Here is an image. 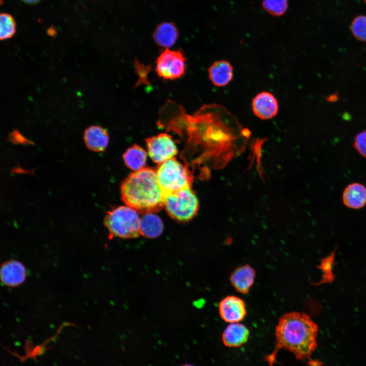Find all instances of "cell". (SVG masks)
<instances>
[{
    "label": "cell",
    "instance_id": "52a82bcc",
    "mask_svg": "<svg viewBox=\"0 0 366 366\" xmlns=\"http://www.w3.org/2000/svg\"><path fill=\"white\" fill-rule=\"evenodd\" d=\"M148 152L151 160L159 164L173 158L177 154V149L172 137L161 133L146 139Z\"/></svg>",
    "mask_w": 366,
    "mask_h": 366
},
{
    "label": "cell",
    "instance_id": "4fadbf2b",
    "mask_svg": "<svg viewBox=\"0 0 366 366\" xmlns=\"http://www.w3.org/2000/svg\"><path fill=\"white\" fill-rule=\"evenodd\" d=\"M344 204L348 208L357 209L366 204V187L361 184H349L342 194Z\"/></svg>",
    "mask_w": 366,
    "mask_h": 366
},
{
    "label": "cell",
    "instance_id": "5bb4252c",
    "mask_svg": "<svg viewBox=\"0 0 366 366\" xmlns=\"http://www.w3.org/2000/svg\"><path fill=\"white\" fill-rule=\"evenodd\" d=\"M249 335V330L245 325L239 322L232 323L225 329L222 340L226 346L238 347L247 342Z\"/></svg>",
    "mask_w": 366,
    "mask_h": 366
},
{
    "label": "cell",
    "instance_id": "9c48e42d",
    "mask_svg": "<svg viewBox=\"0 0 366 366\" xmlns=\"http://www.w3.org/2000/svg\"><path fill=\"white\" fill-rule=\"evenodd\" d=\"M252 106L254 114L264 120L274 117L279 110L277 99L268 92L258 94L253 99Z\"/></svg>",
    "mask_w": 366,
    "mask_h": 366
},
{
    "label": "cell",
    "instance_id": "603a6c76",
    "mask_svg": "<svg viewBox=\"0 0 366 366\" xmlns=\"http://www.w3.org/2000/svg\"><path fill=\"white\" fill-rule=\"evenodd\" d=\"M339 95L337 93H334L326 97V99L329 102H334L338 101Z\"/></svg>",
    "mask_w": 366,
    "mask_h": 366
},
{
    "label": "cell",
    "instance_id": "5b68a950",
    "mask_svg": "<svg viewBox=\"0 0 366 366\" xmlns=\"http://www.w3.org/2000/svg\"><path fill=\"white\" fill-rule=\"evenodd\" d=\"M164 207L173 219L180 222L192 219L196 214L199 202L194 192L187 188L164 196Z\"/></svg>",
    "mask_w": 366,
    "mask_h": 366
},
{
    "label": "cell",
    "instance_id": "cb8c5ba5",
    "mask_svg": "<svg viewBox=\"0 0 366 366\" xmlns=\"http://www.w3.org/2000/svg\"><path fill=\"white\" fill-rule=\"evenodd\" d=\"M55 33V30L53 28H49L47 30V34L50 36H54Z\"/></svg>",
    "mask_w": 366,
    "mask_h": 366
},
{
    "label": "cell",
    "instance_id": "4316f807",
    "mask_svg": "<svg viewBox=\"0 0 366 366\" xmlns=\"http://www.w3.org/2000/svg\"><path fill=\"white\" fill-rule=\"evenodd\" d=\"M363 1H364V2L366 3V0H363Z\"/></svg>",
    "mask_w": 366,
    "mask_h": 366
},
{
    "label": "cell",
    "instance_id": "3957f363",
    "mask_svg": "<svg viewBox=\"0 0 366 366\" xmlns=\"http://www.w3.org/2000/svg\"><path fill=\"white\" fill-rule=\"evenodd\" d=\"M140 220L136 210L128 206H121L107 212L104 219V224L110 236L121 238H135L141 235Z\"/></svg>",
    "mask_w": 366,
    "mask_h": 366
},
{
    "label": "cell",
    "instance_id": "d6986e66",
    "mask_svg": "<svg viewBox=\"0 0 366 366\" xmlns=\"http://www.w3.org/2000/svg\"><path fill=\"white\" fill-rule=\"evenodd\" d=\"M288 0H262V7L265 12L274 17L284 15L288 9Z\"/></svg>",
    "mask_w": 366,
    "mask_h": 366
},
{
    "label": "cell",
    "instance_id": "8fae6325",
    "mask_svg": "<svg viewBox=\"0 0 366 366\" xmlns=\"http://www.w3.org/2000/svg\"><path fill=\"white\" fill-rule=\"evenodd\" d=\"M256 277L255 270L250 265L237 267L230 276V282L238 292L248 293L253 285Z\"/></svg>",
    "mask_w": 366,
    "mask_h": 366
},
{
    "label": "cell",
    "instance_id": "30bf717a",
    "mask_svg": "<svg viewBox=\"0 0 366 366\" xmlns=\"http://www.w3.org/2000/svg\"><path fill=\"white\" fill-rule=\"evenodd\" d=\"M0 277L1 282L5 286L17 287L21 285L26 279L25 267L18 260L5 261L1 265Z\"/></svg>",
    "mask_w": 366,
    "mask_h": 366
},
{
    "label": "cell",
    "instance_id": "8992f818",
    "mask_svg": "<svg viewBox=\"0 0 366 366\" xmlns=\"http://www.w3.org/2000/svg\"><path fill=\"white\" fill-rule=\"evenodd\" d=\"M185 62L186 58L180 51L166 49L157 58L156 72L166 80L180 78L185 73Z\"/></svg>",
    "mask_w": 366,
    "mask_h": 366
},
{
    "label": "cell",
    "instance_id": "484cf974",
    "mask_svg": "<svg viewBox=\"0 0 366 366\" xmlns=\"http://www.w3.org/2000/svg\"><path fill=\"white\" fill-rule=\"evenodd\" d=\"M181 366H194V365H191V364H184V365H181Z\"/></svg>",
    "mask_w": 366,
    "mask_h": 366
},
{
    "label": "cell",
    "instance_id": "ba28073f",
    "mask_svg": "<svg viewBox=\"0 0 366 366\" xmlns=\"http://www.w3.org/2000/svg\"><path fill=\"white\" fill-rule=\"evenodd\" d=\"M219 312L221 318L230 323L239 322L247 314L245 301L234 295L227 296L221 300Z\"/></svg>",
    "mask_w": 366,
    "mask_h": 366
},
{
    "label": "cell",
    "instance_id": "7402d4cb",
    "mask_svg": "<svg viewBox=\"0 0 366 366\" xmlns=\"http://www.w3.org/2000/svg\"><path fill=\"white\" fill-rule=\"evenodd\" d=\"M354 147L361 156L366 158V130L359 132L355 136Z\"/></svg>",
    "mask_w": 366,
    "mask_h": 366
},
{
    "label": "cell",
    "instance_id": "ffe728a7",
    "mask_svg": "<svg viewBox=\"0 0 366 366\" xmlns=\"http://www.w3.org/2000/svg\"><path fill=\"white\" fill-rule=\"evenodd\" d=\"M0 39L5 40L13 36L16 32V22L9 14L2 13L0 15Z\"/></svg>",
    "mask_w": 366,
    "mask_h": 366
},
{
    "label": "cell",
    "instance_id": "d4e9b609",
    "mask_svg": "<svg viewBox=\"0 0 366 366\" xmlns=\"http://www.w3.org/2000/svg\"><path fill=\"white\" fill-rule=\"evenodd\" d=\"M25 3L29 4H35L38 3L40 0H21Z\"/></svg>",
    "mask_w": 366,
    "mask_h": 366
},
{
    "label": "cell",
    "instance_id": "7c38bea8",
    "mask_svg": "<svg viewBox=\"0 0 366 366\" xmlns=\"http://www.w3.org/2000/svg\"><path fill=\"white\" fill-rule=\"evenodd\" d=\"M109 134L104 128L97 125L88 127L83 134V140L90 150L100 152L105 149L109 143Z\"/></svg>",
    "mask_w": 366,
    "mask_h": 366
},
{
    "label": "cell",
    "instance_id": "44dd1931",
    "mask_svg": "<svg viewBox=\"0 0 366 366\" xmlns=\"http://www.w3.org/2000/svg\"><path fill=\"white\" fill-rule=\"evenodd\" d=\"M350 30L356 39L366 42V15L356 17L351 23Z\"/></svg>",
    "mask_w": 366,
    "mask_h": 366
},
{
    "label": "cell",
    "instance_id": "7a4b0ae2",
    "mask_svg": "<svg viewBox=\"0 0 366 366\" xmlns=\"http://www.w3.org/2000/svg\"><path fill=\"white\" fill-rule=\"evenodd\" d=\"M123 201L142 214L154 213L164 207V198L156 171L143 168L131 173L120 187Z\"/></svg>",
    "mask_w": 366,
    "mask_h": 366
},
{
    "label": "cell",
    "instance_id": "6da1fadb",
    "mask_svg": "<svg viewBox=\"0 0 366 366\" xmlns=\"http://www.w3.org/2000/svg\"><path fill=\"white\" fill-rule=\"evenodd\" d=\"M318 331V325L305 313L291 312L283 314L276 328V347L265 358L269 366L273 365L280 349L290 351L298 360L307 361L310 366H322L321 361L312 358L317 347Z\"/></svg>",
    "mask_w": 366,
    "mask_h": 366
},
{
    "label": "cell",
    "instance_id": "2e32d148",
    "mask_svg": "<svg viewBox=\"0 0 366 366\" xmlns=\"http://www.w3.org/2000/svg\"><path fill=\"white\" fill-rule=\"evenodd\" d=\"M164 226L161 219L154 213L145 214L140 220V234L148 238H155L161 235Z\"/></svg>",
    "mask_w": 366,
    "mask_h": 366
},
{
    "label": "cell",
    "instance_id": "277c9868",
    "mask_svg": "<svg viewBox=\"0 0 366 366\" xmlns=\"http://www.w3.org/2000/svg\"><path fill=\"white\" fill-rule=\"evenodd\" d=\"M156 173L164 197L191 187L192 180L191 175L173 158L160 164Z\"/></svg>",
    "mask_w": 366,
    "mask_h": 366
},
{
    "label": "cell",
    "instance_id": "9a60e30c",
    "mask_svg": "<svg viewBox=\"0 0 366 366\" xmlns=\"http://www.w3.org/2000/svg\"><path fill=\"white\" fill-rule=\"evenodd\" d=\"M209 78L214 85L219 87L227 85L233 78V68L225 60L215 62L208 69Z\"/></svg>",
    "mask_w": 366,
    "mask_h": 366
},
{
    "label": "cell",
    "instance_id": "ac0fdd59",
    "mask_svg": "<svg viewBox=\"0 0 366 366\" xmlns=\"http://www.w3.org/2000/svg\"><path fill=\"white\" fill-rule=\"evenodd\" d=\"M123 157L128 167L133 170L137 171L145 166L147 152L140 146L135 144L126 151Z\"/></svg>",
    "mask_w": 366,
    "mask_h": 366
},
{
    "label": "cell",
    "instance_id": "e0dca14e",
    "mask_svg": "<svg viewBox=\"0 0 366 366\" xmlns=\"http://www.w3.org/2000/svg\"><path fill=\"white\" fill-rule=\"evenodd\" d=\"M178 35L177 29L173 23L164 22L157 27L153 37L158 45L168 49L174 44Z\"/></svg>",
    "mask_w": 366,
    "mask_h": 366
}]
</instances>
